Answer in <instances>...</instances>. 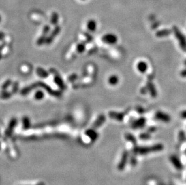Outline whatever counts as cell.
I'll use <instances>...</instances> for the list:
<instances>
[{
	"label": "cell",
	"mask_w": 186,
	"mask_h": 185,
	"mask_svg": "<svg viewBox=\"0 0 186 185\" xmlns=\"http://www.w3.org/2000/svg\"><path fill=\"white\" fill-rule=\"evenodd\" d=\"M169 159L170 162L172 163L173 166L178 170V171H181L183 169V165L181 163V161L179 159V157L176 155H172L170 156Z\"/></svg>",
	"instance_id": "cell-7"
},
{
	"label": "cell",
	"mask_w": 186,
	"mask_h": 185,
	"mask_svg": "<svg viewBox=\"0 0 186 185\" xmlns=\"http://www.w3.org/2000/svg\"><path fill=\"white\" fill-rule=\"evenodd\" d=\"M136 111L137 112L140 114H142L143 113L145 112V109H144L143 107L142 106H137L136 108Z\"/></svg>",
	"instance_id": "cell-33"
},
{
	"label": "cell",
	"mask_w": 186,
	"mask_h": 185,
	"mask_svg": "<svg viewBox=\"0 0 186 185\" xmlns=\"http://www.w3.org/2000/svg\"><path fill=\"white\" fill-rule=\"evenodd\" d=\"M87 26L89 31L91 32H94L95 31H96V28H97V24H96V22L94 19H90L87 22Z\"/></svg>",
	"instance_id": "cell-18"
},
{
	"label": "cell",
	"mask_w": 186,
	"mask_h": 185,
	"mask_svg": "<svg viewBox=\"0 0 186 185\" xmlns=\"http://www.w3.org/2000/svg\"><path fill=\"white\" fill-rule=\"evenodd\" d=\"M152 79H153L152 77H149V78L148 77V81L146 83V87H147L148 91L150 93L152 98H155L157 96V91L155 85L153 83Z\"/></svg>",
	"instance_id": "cell-9"
},
{
	"label": "cell",
	"mask_w": 186,
	"mask_h": 185,
	"mask_svg": "<svg viewBox=\"0 0 186 185\" xmlns=\"http://www.w3.org/2000/svg\"><path fill=\"white\" fill-rule=\"evenodd\" d=\"M13 93L12 92L7 91V90L2 91L0 93V99H8L12 97Z\"/></svg>",
	"instance_id": "cell-23"
},
{
	"label": "cell",
	"mask_w": 186,
	"mask_h": 185,
	"mask_svg": "<svg viewBox=\"0 0 186 185\" xmlns=\"http://www.w3.org/2000/svg\"><path fill=\"white\" fill-rule=\"evenodd\" d=\"M180 75H181V77H182L183 78H186V68H185V69L181 71Z\"/></svg>",
	"instance_id": "cell-37"
},
{
	"label": "cell",
	"mask_w": 186,
	"mask_h": 185,
	"mask_svg": "<svg viewBox=\"0 0 186 185\" xmlns=\"http://www.w3.org/2000/svg\"><path fill=\"white\" fill-rule=\"evenodd\" d=\"M155 119L163 123H169L171 121V117L169 114L160 111L155 113Z\"/></svg>",
	"instance_id": "cell-8"
},
{
	"label": "cell",
	"mask_w": 186,
	"mask_h": 185,
	"mask_svg": "<svg viewBox=\"0 0 186 185\" xmlns=\"http://www.w3.org/2000/svg\"><path fill=\"white\" fill-rule=\"evenodd\" d=\"M151 133L149 132H146V133H142L139 135V138L142 140H147L151 138Z\"/></svg>",
	"instance_id": "cell-30"
},
{
	"label": "cell",
	"mask_w": 186,
	"mask_h": 185,
	"mask_svg": "<svg viewBox=\"0 0 186 185\" xmlns=\"http://www.w3.org/2000/svg\"><path fill=\"white\" fill-rule=\"evenodd\" d=\"M129 155V152L127 151V150H124L123 152L121 157V159L118 165V169L119 171H122L125 169L128 161Z\"/></svg>",
	"instance_id": "cell-4"
},
{
	"label": "cell",
	"mask_w": 186,
	"mask_h": 185,
	"mask_svg": "<svg viewBox=\"0 0 186 185\" xmlns=\"http://www.w3.org/2000/svg\"><path fill=\"white\" fill-rule=\"evenodd\" d=\"M119 80V78L118 76H117V75H113L108 78V83L110 85H116L118 84Z\"/></svg>",
	"instance_id": "cell-20"
},
{
	"label": "cell",
	"mask_w": 186,
	"mask_h": 185,
	"mask_svg": "<svg viewBox=\"0 0 186 185\" xmlns=\"http://www.w3.org/2000/svg\"><path fill=\"white\" fill-rule=\"evenodd\" d=\"M148 91V89H147L146 87H143V88H142L140 89V92L143 94H146Z\"/></svg>",
	"instance_id": "cell-36"
},
{
	"label": "cell",
	"mask_w": 186,
	"mask_h": 185,
	"mask_svg": "<svg viewBox=\"0 0 186 185\" xmlns=\"http://www.w3.org/2000/svg\"><path fill=\"white\" fill-rule=\"evenodd\" d=\"M125 139L127 140V141L130 142H131L132 144H133L135 146L136 145V144H137V139L136 137L131 133H126L125 135Z\"/></svg>",
	"instance_id": "cell-21"
},
{
	"label": "cell",
	"mask_w": 186,
	"mask_h": 185,
	"mask_svg": "<svg viewBox=\"0 0 186 185\" xmlns=\"http://www.w3.org/2000/svg\"><path fill=\"white\" fill-rule=\"evenodd\" d=\"M101 40L105 43L108 45H114L118 42V37L114 34L108 33L103 36Z\"/></svg>",
	"instance_id": "cell-6"
},
{
	"label": "cell",
	"mask_w": 186,
	"mask_h": 185,
	"mask_svg": "<svg viewBox=\"0 0 186 185\" xmlns=\"http://www.w3.org/2000/svg\"><path fill=\"white\" fill-rule=\"evenodd\" d=\"M46 36H44L42 34V36H40L37 40V45L38 46H42L44 43H46Z\"/></svg>",
	"instance_id": "cell-28"
},
{
	"label": "cell",
	"mask_w": 186,
	"mask_h": 185,
	"mask_svg": "<svg viewBox=\"0 0 186 185\" xmlns=\"http://www.w3.org/2000/svg\"><path fill=\"white\" fill-rule=\"evenodd\" d=\"M44 92L41 91V90H39L37 91L35 94H34V98H35L36 100H40L44 99Z\"/></svg>",
	"instance_id": "cell-26"
},
{
	"label": "cell",
	"mask_w": 186,
	"mask_h": 185,
	"mask_svg": "<svg viewBox=\"0 0 186 185\" xmlns=\"http://www.w3.org/2000/svg\"><path fill=\"white\" fill-rule=\"evenodd\" d=\"M184 64H185V65H186V60L184 61Z\"/></svg>",
	"instance_id": "cell-41"
},
{
	"label": "cell",
	"mask_w": 186,
	"mask_h": 185,
	"mask_svg": "<svg viewBox=\"0 0 186 185\" xmlns=\"http://www.w3.org/2000/svg\"><path fill=\"white\" fill-rule=\"evenodd\" d=\"M1 58H2V54L1 52H0V60L1 59Z\"/></svg>",
	"instance_id": "cell-39"
},
{
	"label": "cell",
	"mask_w": 186,
	"mask_h": 185,
	"mask_svg": "<svg viewBox=\"0 0 186 185\" xmlns=\"http://www.w3.org/2000/svg\"><path fill=\"white\" fill-rule=\"evenodd\" d=\"M172 31L168 29H164V30H161L160 31H158L156 33V36L158 37H166L169 35H170V34L172 33Z\"/></svg>",
	"instance_id": "cell-19"
},
{
	"label": "cell",
	"mask_w": 186,
	"mask_h": 185,
	"mask_svg": "<svg viewBox=\"0 0 186 185\" xmlns=\"http://www.w3.org/2000/svg\"><path fill=\"white\" fill-rule=\"evenodd\" d=\"M50 30H51V28L49 25H45L44 27L43 31H42V35L46 36L48 34V33H50Z\"/></svg>",
	"instance_id": "cell-31"
},
{
	"label": "cell",
	"mask_w": 186,
	"mask_h": 185,
	"mask_svg": "<svg viewBox=\"0 0 186 185\" xmlns=\"http://www.w3.org/2000/svg\"><path fill=\"white\" fill-rule=\"evenodd\" d=\"M108 116L110 118H111L113 120H117L118 121H122L124 117H125V113L116 111H110L108 112Z\"/></svg>",
	"instance_id": "cell-13"
},
{
	"label": "cell",
	"mask_w": 186,
	"mask_h": 185,
	"mask_svg": "<svg viewBox=\"0 0 186 185\" xmlns=\"http://www.w3.org/2000/svg\"><path fill=\"white\" fill-rule=\"evenodd\" d=\"M36 73L38 76L42 78H46L49 77V73H48L44 68L41 67H37L36 69Z\"/></svg>",
	"instance_id": "cell-17"
},
{
	"label": "cell",
	"mask_w": 186,
	"mask_h": 185,
	"mask_svg": "<svg viewBox=\"0 0 186 185\" xmlns=\"http://www.w3.org/2000/svg\"><path fill=\"white\" fill-rule=\"evenodd\" d=\"M18 89H19V83L18 82H15L14 83L13 85V87H12V92L13 94H15L16 93L18 92Z\"/></svg>",
	"instance_id": "cell-32"
},
{
	"label": "cell",
	"mask_w": 186,
	"mask_h": 185,
	"mask_svg": "<svg viewBox=\"0 0 186 185\" xmlns=\"http://www.w3.org/2000/svg\"><path fill=\"white\" fill-rule=\"evenodd\" d=\"M1 16L0 15V22H1Z\"/></svg>",
	"instance_id": "cell-40"
},
{
	"label": "cell",
	"mask_w": 186,
	"mask_h": 185,
	"mask_svg": "<svg viewBox=\"0 0 186 185\" xmlns=\"http://www.w3.org/2000/svg\"><path fill=\"white\" fill-rule=\"evenodd\" d=\"M17 119L16 118H13L10 120L7 129L5 131V135L7 136H10L13 133V130L15 128L17 125Z\"/></svg>",
	"instance_id": "cell-14"
},
{
	"label": "cell",
	"mask_w": 186,
	"mask_h": 185,
	"mask_svg": "<svg viewBox=\"0 0 186 185\" xmlns=\"http://www.w3.org/2000/svg\"><path fill=\"white\" fill-rule=\"evenodd\" d=\"M106 117L104 114H100L98 117L96 119L95 121L93 123L92 125V128L93 129H97L99 127H100L103 124H104V122L106 121Z\"/></svg>",
	"instance_id": "cell-12"
},
{
	"label": "cell",
	"mask_w": 186,
	"mask_h": 185,
	"mask_svg": "<svg viewBox=\"0 0 186 185\" xmlns=\"http://www.w3.org/2000/svg\"><path fill=\"white\" fill-rule=\"evenodd\" d=\"M36 185H45V183H43V182H41V183H39L37 184Z\"/></svg>",
	"instance_id": "cell-38"
},
{
	"label": "cell",
	"mask_w": 186,
	"mask_h": 185,
	"mask_svg": "<svg viewBox=\"0 0 186 185\" xmlns=\"http://www.w3.org/2000/svg\"><path fill=\"white\" fill-rule=\"evenodd\" d=\"M137 68L140 72L144 73L148 70V64L144 61H140L137 65Z\"/></svg>",
	"instance_id": "cell-16"
},
{
	"label": "cell",
	"mask_w": 186,
	"mask_h": 185,
	"mask_svg": "<svg viewBox=\"0 0 186 185\" xmlns=\"http://www.w3.org/2000/svg\"><path fill=\"white\" fill-rule=\"evenodd\" d=\"M38 87L44 88V90L48 91V93L54 96L56 98H60L61 96V93L60 91L52 90L49 85H48L44 83H42V82H37L36 83H33L29 86L25 87L24 88L22 89L21 91H20V93H21L22 95H26L30 93L33 90H34V89L37 88Z\"/></svg>",
	"instance_id": "cell-1"
},
{
	"label": "cell",
	"mask_w": 186,
	"mask_h": 185,
	"mask_svg": "<svg viewBox=\"0 0 186 185\" xmlns=\"http://www.w3.org/2000/svg\"><path fill=\"white\" fill-rule=\"evenodd\" d=\"M164 145L162 144H155L150 146H134L133 148V152L134 155H147L152 153H157L163 151Z\"/></svg>",
	"instance_id": "cell-2"
},
{
	"label": "cell",
	"mask_w": 186,
	"mask_h": 185,
	"mask_svg": "<svg viewBox=\"0 0 186 185\" xmlns=\"http://www.w3.org/2000/svg\"><path fill=\"white\" fill-rule=\"evenodd\" d=\"M137 159H136V157L134 156L131 157V159H130L131 165L132 167H135L137 165Z\"/></svg>",
	"instance_id": "cell-34"
},
{
	"label": "cell",
	"mask_w": 186,
	"mask_h": 185,
	"mask_svg": "<svg viewBox=\"0 0 186 185\" xmlns=\"http://www.w3.org/2000/svg\"><path fill=\"white\" fill-rule=\"evenodd\" d=\"M50 72H52V73L54 75V80L55 83H56L58 87L62 90H65L66 89V85L64 83L63 80L62 79L60 75L57 72V71L54 69V68H51L50 69Z\"/></svg>",
	"instance_id": "cell-5"
},
{
	"label": "cell",
	"mask_w": 186,
	"mask_h": 185,
	"mask_svg": "<svg viewBox=\"0 0 186 185\" xmlns=\"http://www.w3.org/2000/svg\"><path fill=\"white\" fill-rule=\"evenodd\" d=\"M81 1H85V0H81Z\"/></svg>",
	"instance_id": "cell-43"
},
{
	"label": "cell",
	"mask_w": 186,
	"mask_h": 185,
	"mask_svg": "<svg viewBox=\"0 0 186 185\" xmlns=\"http://www.w3.org/2000/svg\"><path fill=\"white\" fill-rule=\"evenodd\" d=\"M148 132L151 133H154V132H155L157 131V127H154V126H151V127H149L148 129Z\"/></svg>",
	"instance_id": "cell-35"
},
{
	"label": "cell",
	"mask_w": 186,
	"mask_h": 185,
	"mask_svg": "<svg viewBox=\"0 0 186 185\" xmlns=\"http://www.w3.org/2000/svg\"><path fill=\"white\" fill-rule=\"evenodd\" d=\"M146 123V119L143 117H141L136 120H134L132 122L131 127L134 129H142L145 126Z\"/></svg>",
	"instance_id": "cell-10"
},
{
	"label": "cell",
	"mask_w": 186,
	"mask_h": 185,
	"mask_svg": "<svg viewBox=\"0 0 186 185\" xmlns=\"http://www.w3.org/2000/svg\"><path fill=\"white\" fill-rule=\"evenodd\" d=\"M185 140H186V136H185V133L184 132V131H181L179 132L178 141H179V143H180V144L183 143Z\"/></svg>",
	"instance_id": "cell-25"
},
{
	"label": "cell",
	"mask_w": 186,
	"mask_h": 185,
	"mask_svg": "<svg viewBox=\"0 0 186 185\" xmlns=\"http://www.w3.org/2000/svg\"><path fill=\"white\" fill-rule=\"evenodd\" d=\"M22 126L25 130L29 129L31 126L30 120L28 117H24L22 119Z\"/></svg>",
	"instance_id": "cell-22"
},
{
	"label": "cell",
	"mask_w": 186,
	"mask_h": 185,
	"mask_svg": "<svg viewBox=\"0 0 186 185\" xmlns=\"http://www.w3.org/2000/svg\"><path fill=\"white\" fill-rule=\"evenodd\" d=\"M85 48H86L85 43H81L77 45L76 50L78 53H82L85 51Z\"/></svg>",
	"instance_id": "cell-29"
},
{
	"label": "cell",
	"mask_w": 186,
	"mask_h": 185,
	"mask_svg": "<svg viewBox=\"0 0 186 185\" xmlns=\"http://www.w3.org/2000/svg\"><path fill=\"white\" fill-rule=\"evenodd\" d=\"M86 135L89 137L92 142L95 141L98 138V133L95 131V129H88L86 132Z\"/></svg>",
	"instance_id": "cell-15"
},
{
	"label": "cell",
	"mask_w": 186,
	"mask_h": 185,
	"mask_svg": "<svg viewBox=\"0 0 186 185\" xmlns=\"http://www.w3.org/2000/svg\"><path fill=\"white\" fill-rule=\"evenodd\" d=\"M59 22V15L56 12H54L51 17V23L53 25H57Z\"/></svg>",
	"instance_id": "cell-24"
},
{
	"label": "cell",
	"mask_w": 186,
	"mask_h": 185,
	"mask_svg": "<svg viewBox=\"0 0 186 185\" xmlns=\"http://www.w3.org/2000/svg\"><path fill=\"white\" fill-rule=\"evenodd\" d=\"M60 30H61V28L59 26L56 25V26H55V28H54L52 31L51 33L50 36L46 37L45 43L46 45H50L53 42L54 38L56 37L59 34V33L60 32Z\"/></svg>",
	"instance_id": "cell-11"
},
{
	"label": "cell",
	"mask_w": 186,
	"mask_h": 185,
	"mask_svg": "<svg viewBox=\"0 0 186 185\" xmlns=\"http://www.w3.org/2000/svg\"><path fill=\"white\" fill-rule=\"evenodd\" d=\"M12 83V82L11 79L6 80L4 83V84L2 85V87H1L2 91H5V90H7L8 88L11 85Z\"/></svg>",
	"instance_id": "cell-27"
},
{
	"label": "cell",
	"mask_w": 186,
	"mask_h": 185,
	"mask_svg": "<svg viewBox=\"0 0 186 185\" xmlns=\"http://www.w3.org/2000/svg\"><path fill=\"white\" fill-rule=\"evenodd\" d=\"M172 32H174L176 38L179 42V45H180L181 49L184 52H186V37L176 26H173Z\"/></svg>",
	"instance_id": "cell-3"
},
{
	"label": "cell",
	"mask_w": 186,
	"mask_h": 185,
	"mask_svg": "<svg viewBox=\"0 0 186 185\" xmlns=\"http://www.w3.org/2000/svg\"><path fill=\"white\" fill-rule=\"evenodd\" d=\"M0 148H1V144H0Z\"/></svg>",
	"instance_id": "cell-42"
}]
</instances>
